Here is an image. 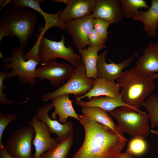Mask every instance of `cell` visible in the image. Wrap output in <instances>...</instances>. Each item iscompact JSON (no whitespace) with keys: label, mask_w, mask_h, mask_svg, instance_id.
I'll use <instances>...</instances> for the list:
<instances>
[{"label":"cell","mask_w":158,"mask_h":158,"mask_svg":"<svg viewBox=\"0 0 158 158\" xmlns=\"http://www.w3.org/2000/svg\"><path fill=\"white\" fill-rule=\"evenodd\" d=\"M78 116L85 138L72 158H117L128 140L106 126L83 114Z\"/></svg>","instance_id":"1"},{"label":"cell","mask_w":158,"mask_h":158,"mask_svg":"<svg viewBox=\"0 0 158 158\" xmlns=\"http://www.w3.org/2000/svg\"><path fill=\"white\" fill-rule=\"evenodd\" d=\"M37 20L36 14L33 11L8 8L0 16V42L5 36H16L20 41V47H26Z\"/></svg>","instance_id":"2"},{"label":"cell","mask_w":158,"mask_h":158,"mask_svg":"<svg viewBox=\"0 0 158 158\" xmlns=\"http://www.w3.org/2000/svg\"><path fill=\"white\" fill-rule=\"evenodd\" d=\"M117 83L120 88V95L123 103L138 112L145 113L140 108L154 89L153 80L130 69L123 72Z\"/></svg>","instance_id":"3"},{"label":"cell","mask_w":158,"mask_h":158,"mask_svg":"<svg viewBox=\"0 0 158 158\" xmlns=\"http://www.w3.org/2000/svg\"><path fill=\"white\" fill-rule=\"evenodd\" d=\"M81 57L80 55L74 52L73 46H66L63 34L59 42L49 40L44 36L38 39L33 47L24 55L25 60L34 59L44 66L49 61L61 58L70 62L75 68Z\"/></svg>","instance_id":"4"},{"label":"cell","mask_w":158,"mask_h":158,"mask_svg":"<svg viewBox=\"0 0 158 158\" xmlns=\"http://www.w3.org/2000/svg\"><path fill=\"white\" fill-rule=\"evenodd\" d=\"M117 122L121 132L129 134L133 138H144L150 133L148 114H141L125 106L118 107L108 112Z\"/></svg>","instance_id":"5"},{"label":"cell","mask_w":158,"mask_h":158,"mask_svg":"<svg viewBox=\"0 0 158 158\" xmlns=\"http://www.w3.org/2000/svg\"><path fill=\"white\" fill-rule=\"evenodd\" d=\"M25 53L23 48L19 47L14 48L11 51V56H7L4 59V65L6 69L12 68L9 73V80L13 77L18 76L19 82L22 84H28L33 86L37 82L36 71L37 66L44 65L37 60L31 58L25 60L23 57Z\"/></svg>","instance_id":"6"},{"label":"cell","mask_w":158,"mask_h":158,"mask_svg":"<svg viewBox=\"0 0 158 158\" xmlns=\"http://www.w3.org/2000/svg\"><path fill=\"white\" fill-rule=\"evenodd\" d=\"M94 79L87 77L84 65L81 59L67 81L56 90L44 94L42 100L47 102L58 96L73 94L75 98L88 92L92 88Z\"/></svg>","instance_id":"7"},{"label":"cell","mask_w":158,"mask_h":158,"mask_svg":"<svg viewBox=\"0 0 158 158\" xmlns=\"http://www.w3.org/2000/svg\"><path fill=\"white\" fill-rule=\"evenodd\" d=\"M35 135L32 127L22 126L11 133L5 147L10 154L16 158H32V141Z\"/></svg>","instance_id":"8"},{"label":"cell","mask_w":158,"mask_h":158,"mask_svg":"<svg viewBox=\"0 0 158 158\" xmlns=\"http://www.w3.org/2000/svg\"><path fill=\"white\" fill-rule=\"evenodd\" d=\"M75 69L71 65L60 63L54 59L49 61L43 67H37L36 75L40 81L48 80L53 86L58 88L66 83Z\"/></svg>","instance_id":"9"},{"label":"cell","mask_w":158,"mask_h":158,"mask_svg":"<svg viewBox=\"0 0 158 158\" xmlns=\"http://www.w3.org/2000/svg\"><path fill=\"white\" fill-rule=\"evenodd\" d=\"M95 20L91 14L65 24V29L71 36L73 42L78 50L85 49L90 44L89 35L93 28Z\"/></svg>","instance_id":"10"},{"label":"cell","mask_w":158,"mask_h":158,"mask_svg":"<svg viewBox=\"0 0 158 158\" xmlns=\"http://www.w3.org/2000/svg\"><path fill=\"white\" fill-rule=\"evenodd\" d=\"M53 107L52 103H47L37 109L34 116L47 125L51 135L54 133L57 135L55 139L59 143L72 136L73 124L71 121H67L62 124L56 120L51 119L49 116L48 112Z\"/></svg>","instance_id":"11"},{"label":"cell","mask_w":158,"mask_h":158,"mask_svg":"<svg viewBox=\"0 0 158 158\" xmlns=\"http://www.w3.org/2000/svg\"><path fill=\"white\" fill-rule=\"evenodd\" d=\"M46 2L44 0H12L9 3L12 7L17 9H23L25 7L31 8L43 16L45 24L44 27L41 30L40 34L37 36L38 38L44 36L46 31L52 27L56 26L61 30L65 29V24L61 23L59 19V16L62 10H59L53 14L46 13L40 8V4Z\"/></svg>","instance_id":"12"},{"label":"cell","mask_w":158,"mask_h":158,"mask_svg":"<svg viewBox=\"0 0 158 158\" xmlns=\"http://www.w3.org/2000/svg\"><path fill=\"white\" fill-rule=\"evenodd\" d=\"M29 125L34 128L35 132L32 142L35 152L32 158H40L42 154L52 149L59 143L50 137L47 125L35 116L32 118Z\"/></svg>","instance_id":"13"},{"label":"cell","mask_w":158,"mask_h":158,"mask_svg":"<svg viewBox=\"0 0 158 158\" xmlns=\"http://www.w3.org/2000/svg\"><path fill=\"white\" fill-rule=\"evenodd\" d=\"M108 51L106 49L98 55L97 62V78L114 81L122 75L124 72L123 69L129 66L133 60L134 56L129 57L119 63H115L109 60V61L110 63H107L105 61V57Z\"/></svg>","instance_id":"14"},{"label":"cell","mask_w":158,"mask_h":158,"mask_svg":"<svg viewBox=\"0 0 158 158\" xmlns=\"http://www.w3.org/2000/svg\"><path fill=\"white\" fill-rule=\"evenodd\" d=\"M96 0H69L65 8L59 16V20L65 24L75 19L91 15L95 8Z\"/></svg>","instance_id":"15"},{"label":"cell","mask_w":158,"mask_h":158,"mask_svg":"<svg viewBox=\"0 0 158 158\" xmlns=\"http://www.w3.org/2000/svg\"><path fill=\"white\" fill-rule=\"evenodd\" d=\"M95 18L100 19L112 23L120 22L123 12L118 0H97L91 14Z\"/></svg>","instance_id":"16"},{"label":"cell","mask_w":158,"mask_h":158,"mask_svg":"<svg viewBox=\"0 0 158 158\" xmlns=\"http://www.w3.org/2000/svg\"><path fill=\"white\" fill-rule=\"evenodd\" d=\"M134 56L139 59L135 63L134 68L137 71L147 76L158 73V43L150 42L142 56H138L136 54Z\"/></svg>","instance_id":"17"},{"label":"cell","mask_w":158,"mask_h":158,"mask_svg":"<svg viewBox=\"0 0 158 158\" xmlns=\"http://www.w3.org/2000/svg\"><path fill=\"white\" fill-rule=\"evenodd\" d=\"M120 88L114 81H109L101 78L94 79L92 89L87 93L75 98L76 101L87 97L89 100L93 97L102 96L114 97L120 94Z\"/></svg>","instance_id":"18"},{"label":"cell","mask_w":158,"mask_h":158,"mask_svg":"<svg viewBox=\"0 0 158 158\" xmlns=\"http://www.w3.org/2000/svg\"><path fill=\"white\" fill-rule=\"evenodd\" d=\"M133 20H139L143 24V28L151 37L156 35L158 29V0H151V6L148 10H139L138 13L132 18Z\"/></svg>","instance_id":"19"},{"label":"cell","mask_w":158,"mask_h":158,"mask_svg":"<svg viewBox=\"0 0 158 158\" xmlns=\"http://www.w3.org/2000/svg\"><path fill=\"white\" fill-rule=\"evenodd\" d=\"M52 105L55 108L51 117L55 120L57 115L59 117V121L65 123L68 117H73L79 121L78 115L76 113L72 105V101L70 99L69 95L65 94L56 97L52 99Z\"/></svg>","instance_id":"20"},{"label":"cell","mask_w":158,"mask_h":158,"mask_svg":"<svg viewBox=\"0 0 158 158\" xmlns=\"http://www.w3.org/2000/svg\"><path fill=\"white\" fill-rule=\"evenodd\" d=\"M76 104L80 106L81 107H98L108 112L121 106L129 107L123 103L120 95L114 97L108 96L93 97L87 102L81 100L76 101Z\"/></svg>","instance_id":"21"},{"label":"cell","mask_w":158,"mask_h":158,"mask_svg":"<svg viewBox=\"0 0 158 158\" xmlns=\"http://www.w3.org/2000/svg\"><path fill=\"white\" fill-rule=\"evenodd\" d=\"M99 50L90 44L88 45L87 49L78 50L88 78L94 79L97 78V62L98 56V52Z\"/></svg>","instance_id":"22"},{"label":"cell","mask_w":158,"mask_h":158,"mask_svg":"<svg viewBox=\"0 0 158 158\" xmlns=\"http://www.w3.org/2000/svg\"><path fill=\"white\" fill-rule=\"evenodd\" d=\"M81 108V112L83 115L109 127L119 135H123L106 110L94 107H84Z\"/></svg>","instance_id":"23"},{"label":"cell","mask_w":158,"mask_h":158,"mask_svg":"<svg viewBox=\"0 0 158 158\" xmlns=\"http://www.w3.org/2000/svg\"><path fill=\"white\" fill-rule=\"evenodd\" d=\"M73 142L72 136H70L42 154L40 158H67Z\"/></svg>","instance_id":"24"},{"label":"cell","mask_w":158,"mask_h":158,"mask_svg":"<svg viewBox=\"0 0 158 158\" xmlns=\"http://www.w3.org/2000/svg\"><path fill=\"white\" fill-rule=\"evenodd\" d=\"M123 12V16L127 18H132L137 14L138 9L144 8L148 9L149 6L144 0H119Z\"/></svg>","instance_id":"25"},{"label":"cell","mask_w":158,"mask_h":158,"mask_svg":"<svg viewBox=\"0 0 158 158\" xmlns=\"http://www.w3.org/2000/svg\"><path fill=\"white\" fill-rule=\"evenodd\" d=\"M157 96L155 94H151L142 105L148 112L151 127L152 128L158 126V101Z\"/></svg>","instance_id":"26"},{"label":"cell","mask_w":158,"mask_h":158,"mask_svg":"<svg viewBox=\"0 0 158 158\" xmlns=\"http://www.w3.org/2000/svg\"><path fill=\"white\" fill-rule=\"evenodd\" d=\"M147 145L143 138H133L129 142L128 148L133 155L139 156L143 154L147 150Z\"/></svg>","instance_id":"27"},{"label":"cell","mask_w":158,"mask_h":158,"mask_svg":"<svg viewBox=\"0 0 158 158\" xmlns=\"http://www.w3.org/2000/svg\"><path fill=\"white\" fill-rule=\"evenodd\" d=\"M111 24L109 22L100 19H95L93 28L105 42L108 33L107 29Z\"/></svg>","instance_id":"28"},{"label":"cell","mask_w":158,"mask_h":158,"mask_svg":"<svg viewBox=\"0 0 158 158\" xmlns=\"http://www.w3.org/2000/svg\"><path fill=\"white\" fill-rule=\"evenodd\" d=\"M17 116L13 114H4L0 112V148L4 145L2 143V138L4 129L11 122L16 120Z\"/></svg>","instance_id":"29"},{"label":"cell","mask_w":158,"mask_h":158,"mask_svg":"<svg viewBox=\"0 0 158 158\" xmlns=\"http://www.w3.org/2000/svg\"><path fill=\"white\" fill-rule=\"evenodd\" d=\"M90 44L99 50L105 48V42L102 39L100 35L93 28L90 32L88 37Z\"/></svg>","instance_id":"30"},{"label":"cell","mask_w":158,"mask_h":158,"mask_svg":"<svg viewBox=\"0 0 158 158\" xmlns=\"http://www.w3.org/2000/svg\"><path fill=\"white\" fill-rule=\"evenodd\" d=\"M0 158H16L10 154L5 146L0 148Z\"/></svg>","instance_id":"31"},{"label":"cell","mask_w":158,"mask_h":158,"mask_svg":"<svg viewBox=\"0 0 158 158\" xmlns=\"http://www.w3.org/2000/svg\"><path fill=\"white\" fill-rule=\"evenodd\" d=\"M117 158H134L133 155L130 150L127 149L124 153H121Z\"/></svg>","instance_id":"32"},{"label":"cell","mask_w":158,"mask_h":158,"mask_svg":"<svg viewBox=\"0 0 158 158\" xmlns=\"http://www.w3.org/2000/svg\"><path fill=\"white\" fill-rule=\"evenodd\" d=\"M148 76L150 79L153 80L154 79L158 78V73L152 74Z\"/></svg>","instance_id":"33"},{"label":"cell","mask_w":158,"mask_h":158,"mask_svg":"<svg viewBox=\"0 0 158 158\" xmlns=\"http://www.w3.org/2000/svg\"><path fill=\"white\" fill-rule=\"evenodd\" d=\"M54 1L57 3L63 2L66 4L68 2L69 0H55Z\"/></svg>","instance_id":"34"},{"label":"cell","mask_w":158,"mask_h":158,"mask_svg":"<svg viewBox=\"0 0 158 158\" xmlns=\"http://www.w3.org/2000/svg\"><path fill=\"white\" fill-rule=\"evenodd\" d=\"M150 132L153 134L158 135V131L152 130H150Z\"/></svg>","instance_id":"35"},{"label":"cell","mask_w":158,"mask_h":158,"mask_svg":"<svg viewBox=\"0 0 158 158\" xmlns=\"http://www.w3.org/2000/svg\"><path fill=\"white\" fill-rule=\"evenodd\" d=\"M157 100L158 101V96H157Z\"/></svg>","instance_id":"36"}]
</instances>
